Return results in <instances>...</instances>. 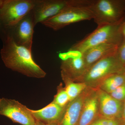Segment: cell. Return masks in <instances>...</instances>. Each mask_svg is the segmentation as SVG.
Returning <instances> with one entry per match:
<instances>
[{
    "label": "cell",
    "mask_w": 125,
    "mask_h": 125,
    "mask_svg": "<svg viewBox=\"0 0 125 125\" xmlns=\"http://www.w3.org/2000/svg\"><path fill=\"white\" fill-rule=\"evenodd\" d=\"M0 55L5 66L13 71L31 78H45L46 73L34 60L31 50L16 43L8 34L2 38Z\"/></svg>",
    "instance_id": "1"
},
{
    "label": "cell",
    "mask_w": 125,
    "mask_h": 125,
    "mask_svg": "<svg viewBox=\"0 0 125 125\" xmlns=\"http://www.w3.org/2000/svg\"><path fill=\"white\" fill-rule=\"evenodd\" d=\"M93 12L87 6V0H69L67 7L42 24L58 31L72 24L93 19Z\"/></svg>",
    "instance_id": "2"
},
{
    "label": "cell",
    "mask_w": 125,
    "mask_h": 125,
    "mask_svg": "<svg viewBox=\"0 0 125 125\" xmlns=\"http://www.w3.org/2000/svg\"><path fill=\"white\" fill-rule=\"evenodd\" d=\"M122 23L98 26L86 37L74 44L69 51L83 54L89 49L101 44L119 45L123 39L121 31Z\"/></svg>",
    "instance_id": "3"
},
{
    "label": "cell",
    "mask_w": 125,
    "mask_h": 125,
    "mask_svg": "<svg viewBox=\"0 0 125 125\" xmlns=\"http://www.w3.org/2000/svg\"><path fill=\"white\" fill-rule=\"evenodd\" d=\"M88 7L98 26L121 23L125 19V0H91Z\"/></svg>",
    "instance_id": "4"
},
{
    "label": "cell",
    "mask_w": 125,
    "mask_h": 125,
    "mask_svg": "<svg viewBox=\"0 0 125 125\" xmlns=\"http://www.w3.org/2000/svg\"><path fill=\"white\" fill-rule=\"evenodd\" d=\"M123 67L115 54L107 56L89 68L78 83H84L87 87L98 89L106 78L113 74L121 73Z\"/></svg>",
    "instance_id": "5"
},
{
    "label": "cell",
    "mask_w": 125,
    "mask_h": 125,
    "mask_svg": "<svg viewBox=\"0 0 125 125\" xmlns=\"http://www.w3.org/2000/svg\"><path fill=\"white\" fill-rule=\"evenodd\" d=\"M36 0H2L0 5V21L5 32L15 26L29 13Z\"/></svg>",
    "instance_id": "6"
},
{
    "label": "cell",
    "mask_w": 125,
    "mask_h": 125,
    "mask_svg": "<svg viewBox=\"0 0 125 125\" xmlns=\"http://www.w3.org/2000/svg\"><path fill=\"white\" fill-rule=\"evenodd\" d=\"M0 115L22 125H34L36 123L30 109L14 99H0Z\"/></svg>",
    "instance_id": "7"
},
{
    "label": "cell",
    "mask_w": 125,
    "mask_h": 125,
    "mask_svg": "<svg viewBox=\"0 0 125 125\" xmlns=\"http://www.w3.org/2000/svg\"><path fill=\"white\" fill-rule=\"evenodd\" d=\"M69 0H36L31 11L34 25L59 14L67 7Z\"/></svg>",
    "instance_id": "8"
},
{
    "label": "cell",
    "mask_w": 125,
    "mask_h": 125,
    "mask_svg": "<svg viewBox=\"0 0 125 125\" xmlns=\"http://www.w3.org/2000/svg\"><path fill=\"white\" fill-rule=\"evenodd\" d=\"M35 26L31 11L15 26L6 30L4 35L9 34L16 44L31 50Z\"/></svg>",
    "instance_id": "9"
},
{
    "label": "cell",
    "mask_w": 125,
    "mask_h": 125,
    "mask_svg": "<svg viewBox=\"0 0 125 125\" xmlns=\"http://www.w3.org/2000/svg\"><path fill=\"white\" fill-rule=\"evenodd\" d=\"M97 93L99 117L108 118H122L123 102L117 100L100 89H97Z\"/></svg>",
    "instance_id": "10"
},
{
    "label": "cell",
    "mask_w": 125,
    "mask_h": 125,
    "mask_svg": "<svg viewBox=\"0 0 125 125\" xmlns=\"http://www.w3.org/2000/svg\"><path fill=\"white\" fill-rule=\"evenodd\" d=\"M92 88L87 87L79 96L70 101L64 111L58 125H77L86 97Z\"/></svg>",
    "instance_id": "11"
},
{
    "label": "cell",
    "mask_w": 125,
    "mask_h": 125,
    "mask_svg": "<svg viewBox=\"0 0 125 125\" xmlns=\"http://www.w3.org/2000/svg\"><path fill=\"white\" fill-rule=\"evenodd\" d=\"M98 117L97 89L92 88L85 98L77 125H91Z\"/></svg>",
    "instance_id": "12"
},
{
    "label": "cell",
    "mask_w": 125,
    "mask_h": 125,
    "mask_svg": "<svg viewBox=\"0 0 125 125\" xmlns=\"http://www.w3.org/2000/svg\"><path fill=\"white\" fill-rule=\"evenodd\" d=\"M61 69V73L76 83H78L87 71L85 62L82 56L62 60Z\"/></svg>",
    "instance_id": "13"
},
{
    "label": "cell",
    "mask_w": 125,
    "mask_h": 125,
    "mask_svg": "<svg viewBox=\"0 0 125 125\" xmlns=\"http://www.w3.org/2000/svg\"><path fill=\"white\" fill-rule=\"evenodd\" d=\"M65 108L60 106L52 101L42 109L30 110L36 120L44 124H58L62 116Z\"/></svg>",
    "instance_id": "14"
},
{
    "label": "cell",
    "mask_w": 125,
    "mask_h": 125,
    "mask_svg": "<svg viewBox=\"0 0 125 125\" xmlns=\"http://www.w3.org/2000/svg\"><path fill=\"white\" fill-rule=\"evenodd\" d=\"M118 45L104 43L98 45L87 50L82 54L87 71L101 59L115 54Z\"/></svg>",
    "instance_id": "15"
},
{
    "label": "cell",
    "mask_w": 125,
    "mask_h": 125,
    "mask_svg": "<svg viewBox=\"0 0 125 125\" xmlns=\"http://www.w3.org/2000/svg\"><path fill=\"white\" fill-rule=\"evenodd\" d=\"M125 83V75L122 72L113 74L106 78L98 88L109 94Z\"/></svg>",
    "instance_id": "16"
},
{
    "label": "cell",
    "mask_w": 125,
    "mask_h": 125,
    "mask_svg": "<svg viewBox=\"0 0 125 125\" xmlns=\"http://www.w3.org/2000/svg\"><path fill=\"white\" fill-rule=\"evenodd\" d=\"M61 75L65 85V89L70 101H73L79 96L87 87L85 83L73 82L62 73H61Z\"/></svg>",
    "instance_id": "17"
},
{
    "label": "cell",
    "mask_w": 125,
    "mask_h": 125,
    "mask_svg": "<svg viewBox=\"0 0 125 125\" xmlns=\"http://www.w3.org/2000/svg\"><path fill=\"white\" fill-rule=\"evenodd\" d=\"M52 101L62 107L64 108L67 106L70 101L65 87L63 88L61 85L58 86L57 93Z\"/></svg>",
    "instance_id": "18"
},
{
    "label": "cell",
    "mask_w": 125,
    "mask_h": 125,
    "mask_svg": "<svg viewBox=\"0 0 125 125\" xmlns=\"http://www.w3.org/2000/svg\"><path fill=\"white\" fill-rule=\"evenodd\" d=\"M91 125H125V121L122 118H108L98 117Z\"/></svg>",
    "instance_id": "19"
},
{
    "label": "cell",
    "mask_w": 125,
    "mask_h": 125,
    "mask_svg": "<svg viewBox=\"0 0 125 125\" xmlns=\"http://www.w3.org/2000/svg\"><path fill=\"white\" fill-rule=\"evenodd\" d=\"M117 58L123 67L125 66V40L123 39L118 45L115 53Z\"/></svg>",
    "instance_id": "20"
},
{
    "label": "cell",
    "mask_w": 125,
    "mask_h": 125,
    "mask_svg": "<svg viewBox=\"0 0 125 125\" xmlns=\"http://www.w3.org/2000/svg\"><path fill=\"white\" fill-rule=\"evenodd\" d=\"M109 94L117 100L124 102L125 100V83Z\"/></svg>",
    "instance_id": "21"
},
{
    "label": "cell",
    "mask_w": 125,
    "mask_h": 125,
    "mask_svg": "<svg viewBox=\"0 0 125 125\" xmlns=\"http://www.w3.org/2000/svg\"><path fill=\"white\" fill-rule=\"evenodd\" d=\"M121 31L123 39L125 40V19L122 25Z\"/></svg>",
    "instance_id": "22"
},
{
    "label": "cell",
    "mask_w": 125,
    "mask_h": 125,
    "mask_svg": "<svg viewBox=\"0 0 125 125\" xmlns=\"http://www.w3.org/2000/svg\"><path fill=\"white\" fill-rule=\"evenodd\" d=\"M1 0H0V5L1 3ZM5 34L4 30L2 27V24L0 21V36L2 38Z\"/></svg>",
    "instance_id": "23"
},
{
    "label": "cell",
    "mask_w": 125,
    "mask_h": 125,
    "mask_svg": "<svg viewBox=\"0 0 125 125\" xmlns=\"http://www.w3.org/2000/svg\"><path fill=\"white\" fill-rule=\"evenodd\" d=\"M122 118L125 121V100L123 102V112H122Z\"/></svg>",
    "instance_id": "24"
},
{
    "label": "cell",
    "mask_w": 125,
    "mask_h": 125,
    "mask_svg": "<svg viewBox=\"0 0 125 125\" xmlns=\"http://www.w3.org/2000/svg\"><path fill=\"white\" fill-rule=\"evenodd\" d=\"M44 124L39 121L36 120V123L34 125H43Z\"/></svg>",
    "instance_id": "25"
},
{
    "label": "cell",
    "mask_w": 125,
    "mask_h": 125,
    "mask_svg": "<svg viewBox=\"0 0 125 125\" xmlns=\"http://www.w3.org/2000/svg\"><path fill=\"white\" fill-rule=\"evenodd\" d=\"M43 125H58L57 123H52V124H44Z\"/></svg>",
    "instance_id": "26"
},
{
    "label": "cell",
    "mask_w": 125,
    "mask_h": 125,
    "mask_svg": "<svg viewBox=\"0 0 125 125\" xmlns=\"http://www.w3.org/2000/svg\"><path fill=\"white\" fill-rule=\"evenodd\" d=\"M122 72L123 74H125V66L123 67V69L122 70Z\"/></svg>",
    "instance_id": "27"
}]
</instances>
